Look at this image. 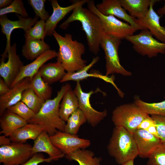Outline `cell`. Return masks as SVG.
<instances>
[{"label": "cell", "mask_w": 165, "mask_h": 165, "mask_svg": "<svg viewBox=\"0 0 165 165\" xmlns=\"http://www.w3.org/2000/svg\"><path fill=\"white\" fill-rule=\"evenodd\" d=\"M88 9L97 16L102 22L104 33L121 40L132 35L137 30L129 24L123 22L112 15L105 16L97 9L94 0H89Z\"/></svg>", "instance_id": "ba28073f"}, {"label": "cell", "mask_w": 165, "mask_h": 165, "mask_svg": "<svg viewBox=\"0 0 165 165\" xmlns=\"http://www.w3.org/2000/svg\"><path fill=\"white\" fill-rule=\"evenodd\" d=\"M45 22L44 20L38 21L31 28L25 32V39H34L44 40L46 35Z\"/></svg>", "instance_id": "d6a6232c"}, {"label": "cell", "mask_w": 165, "mask_h": 165, "mask_svg": "<svg viewBox=\"0 0 165 165\" xmlns=\"http://www.w3.org/2000/svg\"><path fill=\"white\" fill-rule=\"evenodd\" d=\"M148 115L133 102L116 107L112 112V120L115 126L122 127L133 134Z\"/></svg>", "instance_id": "5b68a950"}, {"label": "cell", "mask_w": 165, "mask_h": 165, "mask_svg": "<svg viewBox=\"0 0 165 165\" xmlns=\"http://www.w3.org/2000/svg\"><path fill=\"white\" fill-rule=\"evenodd\" d=\"M3 135L0 136V145L1 146L7 145L10 144L12 141L9 138Z\"/></svg>", "instance_id": "b9f144b4"}, {"label": "cell", "mask_w": 165, "mask_h": 165, "mask_svg": "<svg viewBox=\"0 0 165 165\" xmlns=\"http://www.w3.org/2000/svg\"><path fill=\"white\" fill-rule=\"evenodd\" d=\"M87 121L83 113L78 108L67 120L64 132L73 135H77L80 127Z\"/></svg>", "instance_id": "4dcf8cb0"}, {"label": "cell", "mask_w": 165, "mask_h": 165, "mask_svg": "<svg viewBox=\"0 0 165 165\" xmlns=\"http://www.w3.org/2000/svg\"><path fill=\"white\" fill-rule=\"evenodd\" d=\"M61 64L57 61L43 65L39 70L43 79L49 84L60 80L66 72Z\"/></svg>", "instance_id": "484cf974"}, {"label": "cell", "mask_w": 165, "mask_h": 165, "mask_svg": "<svg viewBox=\"0 0 165 165\" xmlns=\"http://www.w3.org/2000/svg\"><path fill=\"white\" fill-rule=\"evenodd\" d=\"M0 119V134L7 137L28 123L17 115L6 110Z\"/></svg>", "instance_id": "7402d4cb"}, {"label": "cell", "mask_w": 165, "mask_h": 165, "mask_svg": "<svg viewBox=\"0 0 165 165\" xmlns=\"http://www.w3.org/2000/svg\"><path fill=\"white\" fill-rule=\"evenodd\" d=\"M50 138L53 145L65 156L80 149H86L91 144L88 139L59 130Z\"/></svg>", "instance_id": "8fae6325"}, {"label": "cell", "mask_w": 165, "mask_h": 165, "mask_svg": "<svg viewBox=\"0 0 165 165\" xmlns=\"http://www.w3.org/2000/svg\"><path fill=\"white\" fill-rule=\"evenodd\" d=\"M10 88L7 86L4 79L0 78V95H2L7 93Z\"/></svg>", "instance_id": "60d3db41"}, {"label": "cell", "mask_w": 165, "mask_h": 165, "mask_svg": "<svg viewBox=\"0 0 165 165\" xmlns=\"http://www.w3.org/2000/svg\"><path fill=\"white\" fill-rule=\"evenodd\" d=\"M133 134L138 148V156L142 158H148L163 144L159 138L145 130L137 129Z\"/></svg>", "instance_id": "2e32d148"}, {"label": "cell", "mask_w": 165, "mask_h": 165, "mask_svg": "<svg viewBox=\"0 0 165 165\" xmlns=\"http://www.w3.org/2000/svg\"><path fill=\"white\" fill-rule=\"evenodd\" d=\"M30 5L32 7L35 16L39 17L41 20L46 21L49 18V13L45 9V0H29L28 1Z\"/></svg>", "instance_id": "8d00e7d4"}, {"label": "cell", "mask_w": 165, "mask_h": 165, "mask_svg": "<svg viewBox=\"0 0 165 165\" xmlns=\"http://www.w3.org/2000/svg\"><path fill=\"white\" fill-rule=\"evenodd\" d=\"M32 153L34 154L44 152L47 154L49 157L56 161L65 156V155L57 148L51 142L48 133L43 130L34 140L32 148Z\"/></svg>", "instance_id": "44dd1931"}, {"label": "cell", "mask_w": 165, "mask_h": 165, "mask_svg": "<svg viewBox=\"0 0 165 165\" xmlns=\"http://www.w3.org/2000/svg\"><path fill=\"white\" fill-rule=\"evenodd\" d=\"M71 88L69 83L63 85L57 92L56 96L53 99L46 101L39 112L28 123L39 125L50 136L58 130L64 131L66 122L60 117V106L64 94Z\"/></svg>", "instance_id": "7a4b0ae2"}, {"label": "cell", "mask_w": 165, "mask_h": 165, "mask_svg": "<svg viewBox=\"0 0 165 165\" xmlns=\"http://www.w3.org/2000/svg\"><path fill=\"white\" fill-rule=\"evenodd\" d=\"M142 111L148 115L165 116V96L164 99L160 102L149 103L141 100L136 96L134 102Z\"/></svg>", "instance_id": "f546056e"}, {"label": "cell", "mask_w": 165, "mask_h": 165, "mask_svg": "<svg viewBox=\"0 0 165 165\" xmlns=\"http://www.w3.org/2000/svg\"><path fill=\"white\" fill-rule=\"evenodd\" d=\"M69 161L77 162L79 165H101L102 158L95 156L92 151L86 149H80L65 156Z\"/></svg>", "instance_id": "83f0119b"}, {"label": "cell", "mask_w": 165, "mask_h": 165, "mask_svg": "<svg viewBox=\"0 0 165 165\" xmlns=\"http://www.w3.org/2000/svg\"><path fill=\"white\" fill-rule=\"evenodd\" d=\"M148 158L147 165H165V144L158 147Z\"/></svg>", "instance_id": "d590c367"}, {"label": "cell", "mask_w": 165, "mask_h": 165, "mask_svg": "<svg viewBox=\"0 0 165 165\" xmlns=\"http://www.w3.org/2000/svg\"><path fill=\"white\" fill-rule=\"evenodd\" d=\"M96 7L103 15H112L123 20L137 30L145 29L141 26L138 19L127 13L122 6L120 0H103L101 2L97 4Z\"/></svg>", "instance_id": "5bb4252c"}, {"label": "cell", "mask_w": 165, "mask_h": 165, "mask_svg": "<svg viewBox=\"0 0 165 165\" xmlns=\"http://www.w3.org/2000/svg\"><path fill=\"white\" fill-rule=\"evenodd\" d=\"M19 19L13 21L9 19L6 15L0 16V24L2 32L6 35V48L1 56L4 59L8 58V52L11 46V36L13 31L16 29L20 28L26 32L38 21V17L35 16L33 18H24L16 15Z\"/></svg>", "instance_id": "4fadbf2b"}, {"label": "cell", "mask_w": 165, "mask_h": 165, "mask_svg": "<svg viewBox=\"0 0 165 165\" xmlns=\"http://www.w3.org/2000/svg\"><path fill=\"white\" fill-rule=\"evenodd\" d=\"M107 150L109 154L119 165L134 160L138 155L133 134L121 127L115 126Z\"/></svg>", "instance_id": "277c9868"}, {"label": "cell", "mask_w": 165, "mask_h": 165, "mask_svg": "<svg viewBox=\"0 0 165 165\" xmlns=\"http://www.w3.org/2000/svg\"><path fill=\"white\" fill-rule=\"evenodd\" d=\"M12 0H0V8L2 9L9 6L12 2Z\"/></svg>", "instance_id": "ee69618b"}, {"label": "cell", "mask_w": 165, "mask_h": 165, "mask_svg": "<svg viewBox=\"0 0 165 165\" xmlns=\"http://www.w3.org/2000/svg\"><path fill=\"white\" fill-rule=\"evenodd\" d=\"M50 46L44 40L34 39H25L22 50V54L27 59L34 60L46 51Z\"/></svg>", "instance_id": "cb8c5ba5"}, {"label": "cell", "mask_w": 165, "mask_h": 165, "mask_svg": "<svg viewBox=\"0 0 165 165\" xmlns=\"http://www.w3.org/2000/svg\"><path fill=\"white\" fill-rule=\"evenodd\" d=\"M159 1L152 0L147 15L143 19L138 20L141 26L148 30L156 39L165 43V26L160 24L161 16L157 14L153 8L154 5Z\"/></svg>", "instance_id": "ac0fdd59"}, {"label": "cell", "mask_w": 165, "mask_h": 165, "mask_svg": "<svg viewBox=\"0 0 165 165\" xmlns=\"http://www.w3.org/2000/svg\"><path fill=\"white\" fill-rule=\"evenodd\" d=\"M89 0L77 1L70 6L65 7L60 6L57 0L50 1L53 9V12L45 22L46 35L52 36L57 24L67 14L78 6H82L85 3H87Z\"/></svg>", "instance_id": "e0dca14e"}, {"label": "cell", "mask_w": 165, "mask_h": 165, "mask_svg": "<svg viewBox=\"0 0 165 165\" xmlns=\"http://www.w3.org/2000/svg\"><path fill=\"white\" fill-rule=\"evenodd\" d=\"M52 35L59 46L57 61L61 64L67 72L77 71L87 65L86 61L82 58L85 51L83 43L73 40L70 34H66L63 36L55 30Z\"/></svg>", "instance_id": "3957f363"}, {"label": "cell", "mask_w": 165, "mask_h": 165, "mask_svg": "<svg viewBox=\"0 0 165 165\" xmlns=\"http://www.w3.org/2000/svg\"><path fill=\"white\" fill-rule=\"evenodd\" d=\"M122 6L129 14L138 20L147 15L152 0H120Z\"/></svg>", "instance_id": "d4e9b609"}, {"label": "cell", "mask_w": 165, "mask_h": 165, "mask_svg": "<svg viewBox=\"0 0 165 165\" xmlns=\"http://www.w3.org/2000/svg\"><path fill=\"white\" fill-rule=\"evenodd\" d=\"M78 100L79 108L82 112L87 122L93 127L97 126L107 115V111L105 109L98 111L94 109L90 103V98L94 94L101 91L97 88L95 90H91L88 92L83 91L79 82H77L73 90Z\"/></svg>", "instance_id": "30bf717a"}, {"label": "cell", "mask_w": 165, "mask_h": 165, "mask_svg": "<svg viewBox=\"0 0 165 165\" xmlns=\"http://www.w3.org/2000/svg\"><path fill=\"white\" fill-rule=\"evenodd\" d=\"M99 59V57L97 56L94 57L91 62L82 69L75 72H67L60 82L62 83L69 81L80 82L89 77L97 78L111 84L116 89L119 96L123 97L124 94L118 88L115 83L114 77H109L105 75H104L97 71L88 72L89 70L98 61Z\"/></svg>", "instance_id": "9a60e30c"}, {"label": "cell", "mask_w": 165, "mask_h": 165, "mask_svg": "<svg viewBox=\"0 0 165 165\" xmlns=\"http://www.w3.org/2000/svg\"><path fill=\"white\" fill-rule=\"evenodd\" d=\"M53 161L50 157L45 158L44 156L40 153L34 154L32 157L25 163L19 165H39L44 162L49 163Z\"/></svg>", "instance_id": "f35d334b"}, {"label": "cell", "mask_w": 165, "mask_h": 165, "mask_svg": "<svg viewBox=\"0 0 165 165\" xmlns=\"http://www.w3.org/2000/svg\"><path fill=\"white\" fill-rule=\"evenodd\" d=\"M59 108V114L61 118L65 122L69 117L79 108L78 98L71 88L64 94Z\"/></svg>", "instance_id": "4316f807"}, {"label": "cell", "mask_w": 165, "mask_h": 165, "mask_svg": "<svg viewBox=\"0 0 165 165\" xmlns=\"http://www.w3.org/2000/svg\"><path fill=\"white\" fill-rule=\"evenodd\" d=\"M21 101L35 114L39 112L45 101L38 96L30 87L24 91Z\"/></svg>", "instance_id": "1f68e13d"}, {"label": "cell", "mask_w": 165, "mask_h": 165, "mask_svg": "<svg viewBox=\"0 0 165 165\" xmlns=\"http://www.w3.org/2000/svg\"><path fill=\"white\" fill-rule=\"evenodd\" d=\"M43 131L39 125L28 123L13 132L9 138L12 142L25 143L28 140H35Z\"/></svg>", "instance_id": "603a6c76"}, {"label": "cell", "mask_w": 165, "mask_h": 165, "mask_svg": "<svg viewBox=\"0 0 165 165\" xmlns=\"http://www.w3.org/2000/svg\"><path fill=\"white\" fill-rule=\"evenodd\" d=\"M155 125V122L151 116L148 115L139 125L138 129L146 130L150 126Z\"/></svg>", "instance_id": "ab89813d"}, {"label": "cell", "mask_w": 165, "mask_h": 165, "mask_svg": "<svg viewBox=\"0 0 165 165\" xmlns=\"http://www.w3.org/2000/svg\"><path fill=\"white\" fill-rule=\"evenodd\" d=\"M31 79L25 78L14 85L6 94L0 96V116L9 107L21 101L24 91L30 87Z\"/></svg>", "instance_id": "d6986e66"}, {"label": "cell", "mask_w": 165, "mask_h": 165, "mask_svg": "<svg viewBox=\"0 0 165 165\" xmlns=\"http://www.w3.org/2000/svg\"><path fill=\"white\" fill-rule=\"evenodd\" d=\"M13 13L19 14L24 18L28 16V14L25 8L23 2L21 0H14L8 7L0 9V16Z\"/></svg>", "instance_id": "e575fe53"}, {"label": "cell", "mask_w": 165, "mask_h": 165, "mask_svg": "<svg viewBox=\"0 0 165 165\" xmlns=\"http://www.w3.org/2000/svg\"><path fill=\"white\" fill-rule=\"evenodd\" d=\"M32 146L27 143L12 142L0 146V163L3 165H19L29 160L33 155Z\"/></svg>", "instance_id": "9c48e42d"}, {"label": "cell", "mask_w": 165, "mask_h": 165, "mask_svg": "<svg viewBox=\"0 0 165 165\" xmlns=\"http://www.w3.org/2000/svg\"><path fill=\"white\" fill-rule=\"evenodd\" d=\"M30 87L44 101L50 99L52 92V87L50 84L43 79L38 71L31 79Z\"/></svg>", "instance_id": "f1b7e54d"}, {"label": "cell", "mask_w": 165, "mask_h": 165, "mask_svg": "<svg viewBox=\"0 0 165 165\" xmlns=\"http://www.w3.org/2000/svg\"><path fill=\"white\" fill-rule=\"evenodd\" d=\"M7 110L17 115L27 123L33 118L35 114L21 101L9 107Z\"/></svg>", "instance_id": "836d02e7"}, {"label": "cell", "mask_w": 165, "mask_h": 165, "mask_svg": "<svg viewBox=\"0 0 165 165\" xmlns=\"http://www.w3.org/2000/svg\"><path fill=\"white\" fill-rule=\"evenodd\" d=\"M121 40L114 36L103 33L100 46L105 54L106 60L105 75L118 74L126 76L132 73L124 68L121 64L118 55V50Z\"/></svg>", "instance_id": "8992f818"}, {"label": "cell", "mask_w": 165, "mask_h": 165, "mask_svg": "<svg viewBox=\"0 0 165 165\" xmlns=\"http://www.w3.org/2000/svg\"><path fill=\"white\" fill-rule=\"evenodd\" d=\"M80 22L85 33L89 50L97 55L100 50L101 37L104 31L100 18L88 9L80 6L75 8L68 18L59 26L65 29L71 23Z\"/></svg>", "instance_id": "6da1fadb"}, {"label": "cell", "mask_w": 165, "mask_h": 165, "mask_svg": "<svg viewBox=\"0 0 165 165\" xmlns=\"http://www.w3.org/2000/svg\"><path fill=\"white\" fill-rule=\"evenodd\" d=\"M7 61L1 58L0 75L7 86L11 88L12 85L24 65L16 53V44L14 43L8 52Z\"/></svg>", "instance_id": "7c38bea8"}, {"label": "cell", "mask_w": 165, "mask_h": 165, "mask_svg": "<svg viewBox=\"0 0 165 165\" xmlns=\"http://www.w3.org/2000/svg\"><path fill=\"white\" fill-rule=\"evenodd\" d=\"M146 130L150 134L160 138L155 125L150 126Z\"/></svg>", "instance_id": "7bdbcfd3"}, {"label": "cell", "mask_w": 165, "mask_h": 165, "mask_svg": "<svg viewBox=\"0 0 165 165\" xmlns=\"http://www.w3.org/2000/svg\"><path fill=\"white\" fill-rule=\"evenodd\" d=\"M134 160H132L122 165H134Z\"/></svg>", "instance_id": "bcb514c9"}, {"label": "cell", "mask_w": 165, "mask_h": 165, "mask_svg": "<svg viewBox=\"0 0 165 165\" xmlns=\"http://www.w3.org/2000/svg\"><path fill=\"white\" fill-rule=\"evenodd\" d=\"M164 6L157 10L156 13L160 16L165 15V0H164Z\"/></svg>", "instance_id": "f6af8a7d"}, {"label": "cell", "mask_w": 165, "mask_h": 165, "mask_svg": "<svg viewBox=\"0 0 165 165\" xmlns=\"http://www.w3.org/2000/svg\"><path fill=\"white\" fill-rule=\"evenodd\" d=\"M138 34L129 36L125 39L133 45L134 50L142 56L149 58L165 53V43L155 38L147 29L141 30Z\"/></svg>", "instance_id": "52a82bcc"}, {"label": "cell", "mask_w": 165, "mask_h": 165, "mask_svg": "<svg viewBox=\"0 0 165 165\" xmlns=\"http://www.w3.org/2000/svg\"><path fill=\"white\" fill-rule=\"evenodd\" d=\"M57 52L55 50H50L38 57L32 62L24 65L12 85L11 88L19 81L25 78H30L31 79L46 62L57 57Z\"/></svg>", "instance_id": "ffe728a7"}, {"label": "cell", "mask_w": 165, "mask_h": 165, "mask_svg": "<svg viewBox=\"0 0 165 165\" xmlns=\"http://www.w3.org/2000/svg\"><path fill=\"white\" fill-rule=\"evenodd\" d=\"M151 117L155 122L160 139L165 144V116L151 115Z\"/></svg>", "instance_id": "74e56055"}]
</instances>
